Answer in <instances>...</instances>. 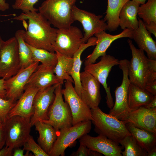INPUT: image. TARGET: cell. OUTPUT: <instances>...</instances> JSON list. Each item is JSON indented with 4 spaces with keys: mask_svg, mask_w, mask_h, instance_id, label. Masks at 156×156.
<instances>
[{
    "mask_svg": "<svg viewBox=\"0 0 156 156\" xmlns=\"http://www.w3.org/2000/svg\"><path fill=\"white\" fill-rule=\"evenodd\" d=\"M140 5L132 0H129L122 8L119 14V26L122 29L127 28L134 31L139 27L137 18Z\"/></svg>",
    "mask_w": 156,
    "mask_h": 156,
    "instance_id": "obj_24",
    "label": "cell"
},
{
    "mask_svg": "<svg viewBox=\"0 0 156 156\" xmlns=\"http://www.w3.org/2000/svg\"><path fill=\"white\" fill-rule=\"evenodd\" d=\"M57 61L54 68V73L60 83L63 84L64 81H68L74 83L70 76L73 62V57L65 56L57 52H55Z\"/></svg>",
    "mask_w": 156,
    "mask_h": 156,
    "instance_id": "obj_29",
    "label": "cell"
},
{
    "mask_svg": "<svg viewBox=\"0 0 156 156\" xmlns=\"http://www.w3.org/2000/svg\"><path fill=\"white\" fill-rule=\"evenodd\" d=\"M12 155L13 156H25L24 154V150L21 149L20 148H17L14 149Z\"/></svg>",
    "mask_w": 156,
    "mask_h": 156,
    "instance_id": "obj_44",
    "label": "cell"
},
{
    "mask_svg": "<svg viewBox=\"0 0 156 156\" xmlns=\"http://www.w3.org/2000/svg\"><path fill=\"white\" fill-rule=\"evenodd\" d=\"M156 156V145L154 146L147 153V156Z\"/></svg>",
    "mask_w": 156,
    "mask_h": 156,
    "instance_id": "obj_46",
    "label": "cell"
},
{
    "mask_svg": "<svg viewBox=\"0 0 156 156\" xmlns=\"http://www.w3.org/2000/svg\"><path fill=\"white\" fill-rule=\"evenodd\" d=\"M91 124L90 120L83 121L59 131L49 156H64L68 147L72 146L77 139L90 132Z\"/></svg>",
    "mask_w": 156,
    "mask_h": 156,
    "instance_id": "obj_6",
    "label": "cell"
},
{
    "mask_svg": "<svg viewBox=\"0 0 156 156\" xmlns=\"http://www.w3.org/2000/svg\"><path fill=\"white\" fill-rule=\"evenodd\" d=\"M79 142L91 150L105 156H122V146L103 135L94 137L87 134L81 137Z\"/></svg>",
    "mask_w": 156,
    "mask_h": 156,
    "instance_id": "obj_16",
    "label": "cell"
},
{
    "mask_svg": "<svg viewBox=\"0 0 156 156\" xmlns=\"http://www.w3.org/2000/svg\"><path fill=\"white\" fill-rule=\"evenodd\" d=\"M138 19L139 27L133 31V39L139 49L146 53L148 58L156 60V42L146 29L142 19L139 18Z\"/></svg>",
    "mask_w": 156,
    "mask_h": 156,
    "instance_id": "obj_22",
    "label": "cell"
},
{
    "mask_svg": "<svg viewBox=\"0 0 156 156\" xmlns=\"http://www.w3.org/2000/svg\"><path fill=\"white\" fill-rule=\"evenodd\" d=\"M25 32L24 30L20 29L17 30L15 34L18 44L20 70L29 66L35 62L31 51L24 39Z\"/></svg>",
    "mask_w": 156,
    "mask_h": 156,
    "instance_id": "obj_30",
    "label": "cell"
},
{
    "mask_svg": "<svg viewBox=\"0 0 156 156\" xmlns=\"http://www.w3.org/2000/svg\"><path fill=\"white\" fill-rule=\"evenodd\" d=\"M62 85L59 83L56 88L54 99L48 112L49 118L42 121L51 125L58 131L73 126L72 116L70 107L63 100Z\"/></svg>",
    "mask_w": 156,
    "mask_h": 156,
    "instance_id": "obj_4",
    "label": "cell"
},
{
    "mask_svg": "<svg viewBox=\"0 0 156 156\" xmlns=\"http://www.w3.org/2000/svg\"><path fill=\"white\" fill-rule=\"evenodd\" d=\"M144 106L148 109L156 107V95L154 96L153 98L150 102Z\"/></svg>",
    "mask_w": 156,
    "mask_h": 156,
    "instance_id": "obj_45",
    "label": "cell"
},
{
    "mask_svg": "<svg viewBox=\"0 0 156 156\" xmlns=\"http://www.w3.org/2000/svg\"><path fill=\"white\" fill-rule=\"evenodd\" d=\"M123 121L156 134V107H140L131 111Z\"/></svg>",
    "mask_w": 156,
    "mask_h": 156,
    "instance_id": "obj_19",
    "label": "cell"
},
{
    "mask_svg": "<svg viewBox=\"0 0 156 156\" xmlns=\"http://www.w3.org/2000/svg\"><path fill=\"white\" fill-rule=\"evenodd\" d=\"M145 89L153 95H156V80L147 83Z\"/></svg>",
    "mask_w": 156,
    "mask_h": 156,
    "instance_id": "obj_39",
    "label": "cell"
},
{
    "mask_svg": "<svg viewBox=\"0 0 156 156\" xmlns=\"http://www.w3.org/2000/svg\"><path fill=\"white\" fill-rule=\"evenodd\" d=\"M18 42L13 37L3 41L0 55V78L7 79L20 70Z\"/></svg>",
    "mask_w": 156,
    "mask_h": 156,
    "instance_id": "obj_10",
    "label": "cell"
},
{
    "mask_svg": "<svg viewBox=\"0 0 156 156\" xmlns=\"http://www.w3.org/2000/svg\"><path fill=\"white\" fill-rule=\"evenodd\" d=\"M119 60L109 55L101 56L100 60L96 63H93L85 66L84 71L94 77L101 84L106 93V103L107 107L110 109L114 105L113 100L110 90V87L107 83V79L112 68L118 65Z\"/></svg>",
    "mask_w": 156,
    "mask_h": 156,
    "instance_id": "obj_11",
    "label": "cell"
},
{
    "mask_svg": "<svg viewBox=\"0 0 156 156\" xmlns=\"http://www.w3.org/2000/svg\"><path fill=\"white\" fill-rule=\"evenodd\" d=\"M16 101L0 98V118L3 123L5 122L10 111L15 105Z\"/></svg>",
    "mask_w": 156,
    "mask_h": 156,
    "instance_id": "obj_36",
    "label": "cell"
},
{
    "mask_svg": "<svg viewBox=\"0 0 156 156\" xmlns=\"http://www.w3.org/2000/svg\"><path fill=\"white\" fill-rule=\"evenodd\" d=\"M154 96L145 89L130 83L127 100L128 105L130 112L146 105L152 100Z\"/></svg>",
    "mask_w": 156,
    "mask_h": 156,
    "instance_id": "obj_26",
    "label": "cell"
},
{
    "mask_svg": "<svg viewBox=\"0 0 156 156\" xmlns=\"http://www.w3.org/2000/svg\"><path fill=\"white\" fill-rule=\"evenodd\" d=\"M133 31L126 28L120 34L116 35L107 34L105 31H101L95 34L94 35L97 39L96 46L92 53L86 58L84 65L95 63L99 57L106 54L107 49L115 40L123 38L133 39Z\"/></svg>",
    "mask_w": 156,
    "mask_h": 156,
    "instance_id": "obj_17",
    "label": "cell"
},
{
    "mask_svg": "<svg viewBox=\"0 0 156 156\" xmlns=\"http://www.w3.org/2000/svg\"><path fill=\"white\" fill-rule=\"evenodd\" d=\"M6 133L4 124L0 126V150L5 145Z\"/></svg>",
    "mask_w": 156,
    "mask_h": 156,
    "instance_id": "obj_38",
    "label": "cell"
},
{
    "mask_svg": "<svg viewBox=\"0 0 156 156\" xmlns=\"http://www.w3.org/2000/svg\"><path fill=\"white\" fill-rule=\"evenodd\" d=\"M138 15L144 23H156V0H148L139 6Z\"/></svg>",
    "mask_w": 156,
    "mask_h": 156,
    "instance_id": "obj_33",
    "label": "cell"
},
{
    "mask_svg": "<svg viewBox=\"0 0 156 156\" xmlns=\"http://www.w3.org/2000/svg\"><path fill=\"white\" fill-rule=\"evenodd\" d=\"M3 41H4L3 40L1 36H0V55L1 47L2 44L3 42Z\"/></svg>",
    "mask_w": 156,
    "mask_h": 156,
    "instance_id": "obj_48",
    "label": "cell"
},
{
    "mask_svg": "<svg viewBox=\"0 0 156 156\" xmlns=\"http://www.w3.org/2000/svg\"><path fill=\"white\" fill-rule=\"evenodd\" d=\"M5 80L2 78H0V98L7 99L6 91L4 85Z\"/></svg>",
    "mask_w": 156,
    "mask_h": 156,
    "instance_id": "obj_42",
    "label": "cell"
},
{
    "mask_svg": "<svg viewBox=\"0 0 156 156\" xmlns=\"http://www.w3.org/2000/svg\"><path fill=\"white\" fill-rule=\"evenodd\" d=\"M39 63L38 62H35L29 66L20 70L14 76L5 80L4 85L7 99L16 101L19 99L24 91L29 78L39 65Z\"/></svg>",
    "mask_w": 156,
    "mask_h": 156,
    "instance_id": "obj_14",
    "label": "cell"
},
{
    "mask_svg": "<svg viewBox=\"0 0 156 156\" xmlns=\"http://www.w3.org/2000/svg\"><path fill=\"white\" fill-rule=\"evenodd\" d=\"M27 44L31 51L34 62H40L43 64L56 65L57 58L55 52H51L43 49L35 48Z\"/></svg>",
    "mask_w": 156,
    "mask_h": 156,
    "instance_id": "obj_32",
    "label": "cell"
},
{
    "mask_svg": "<svg viewBox=\"0 0 156 156\" xmlns=\"http://www.w3.org/2000/svg\"><path fill=\"white\" fill-rule=\"evenodd\" d=\"M13 149L5 146L0 150V156H11L12 155Z\"/></svg>",
    "mask_w": 156,
    "mask_h": 156,
    "instance_id": "obj_41",
    "label": "cell"
},
{
    "mask_svg": "<svg viewBox=\"0 0 156 156\" xmlns=\"http://www.w3.org/2000/svg\"><path fill=\"white\" fill-rule=\"evenodd\" d=\"M37 11L22 13L13 19L27 20V30L25 31L24 39L26 43L37 48L55 52L53 44L55 40L57 29L51 27L49 21Z\"/></svg>",
    "mask_w": 156,
    "mask_h": 156,
    "instance_id": "obj_1",
    "label": "cell"
},
{
    "mask_svg": "<svg viewBox=\"0 0 156 156\" xmlns=\"http://www.w3.org/2000/svg\"><path fill=\"white\" fill-rule=\"evenodd\" d=\"M78 0H45L38 11L57 29L68 27L74 22L72 8Z\"/></svg>",
    "mask_w": 156,
    "mask_h": 156,
    "instance_id": "obj_2",
    "label": "cell"
},
{
    "mask_svg": "<svg viewBox=\"0 0 156 156\" xmlns=\"http://www.w3.org/2000/svg\"><path fill=\"white\" fill-rule=\"evenodd\" d=\"M9 4L5 0H0V11L4 12L9 9Z\"/></svg>",
    "mask_w": 156,
    "mask_h": 156,
    "instance_id": "obj_43",
    "label": "cell"
},
{
    "mask_svg": "<svg viewBox=\"0 0 156 156\" xmlns=\"http://www.w3.org/2000/svg\"><path fill=\"white\" fill-rule=\"evenodd\" d=\"M23 146L24 150L32 152L35 156H49L36 143L33 137L30 135Z\"/></svg>",
    "mask_w": 156,
    "mask_h": 156,
    "instance_id": "obj_34",
    "label": "cell"
},
{
    "mask_svg": "<svg viewBox=\"0 0 156 156\" xmlns=\"http://www.w3.org/2000/svg\"><path fill=\"white\" fill-rule=\"evenodd\" d=\"M83 35L76 26L57 29L56 38L53 44L55 52L67 57H73L83 43Z\"/></svg>",
    "mask_w": 156,
    "mask_h": 156,
    "instance_id": "obj_7",
    "label": "cell"
},
{
    "mask_svg": "<svg viewBox=\"0 0 156 156\" xmlns=\"http://www.w3.org/2000/svg\"><path fill=\"white\" fill-rule=\"evenodd\" d=\"M72 83L66 81L62 93L65 101L68 104L72 114L73 125L82 122L92 121L91 109L78 95Z\"/></svg>",
    "mask_w": 156,
    "mask_h": 156,
    "instance_id": "obj_12",
    "label": "cell"
},
{
    "mask_svg": "<svg viewBox=\"0 0 156 156\" xmlns=\"http://www.w3.org/2000/svg\"><path fill=\"white\" fill-rule=\"evenodd\" d=\"M3 123L2 121L1 118H0V126Z\"/></svg>",
    "mask_w": 156,
    "mask_h": 156,
    "instance_id": "obj_49",
    "label": "cell"
},
{
    "mask_svg": "<svg viewBox=\"0 0 156 156\" xmlns=\"http://www.w3.org/2000/svg\"><path fill=\"white\" fill-rule=\"evenodd\" d=\"M39 0H14L12 5L13 9L19 10L23 13L34 11H37L38 9L34 5Z\"/></svg>",
    "mask_w": 156,
    "mask_h": 156,
    "instance_id": "obj_35",
    "label": "cell"
},
{
    "mask_svg": "<svg viewBox=\"0 0 156 156\" xmlns=\"http://www.w3.org/2000/svg\"><path fill=\"white\" fill-rule=\"evenodd\" d=\"M92 121L94 130L99 135L105 136L119 144L126 136L131 134L125 122L103 112L98 107L91 109Z\"/></svg>",
    "mask_w": 156,
    "mask_h": 156,
    "instance_id": "obj_3",
    "label": "cell"
},
{
    "mask_svg": "<svg viewBox=\"0 0 156 156\" xmlns=\"http://www.w3.org/2000/svg\"><path fill=\"white\" fill-rule=\"evenodd\" d=\"M55 66L39 65L31 75L25 87L31 86L40 90L60 83L54 73Z\"/></svg>",
    "mask_w": 156,
    "mask_h": 156,
    "instance_id": "obj_20",
    "label": "cell"
},
{
    "mask_svg": "<svg viewBox=\"0 0 156 156\" xmlns=\"http://www.w3.org/2000/svg\"><path fill=\"white\" fill-rule=\"evenodd\" d=\"M130 0H107V6L104 20L107 30L114 31L119 26V14L124 5Z\"/></svg>",
    "mask_w": 156,
    "mask_h": 156,
    "instance_id": "obj_27",
    "label": "cell"
},
{
    "mask_svg": "<svg viewBox=\"0 0 156 156\" xmlns=\"http://www.w3.org/2000/svg\"><path fill=\"white\" fill-rule=\"evenodd\" d=\"M125 125L131 135L147 153L156 145V134L129 123H125Z\"/></svg>",
    "mask_w": 156,
    "mask_h": 156,
    "instance_id": "obj_28",
    "label": "cell"
},
{
    "mask_svg": "<svg viewBox=\"0 0 156 156\" xmlns=\"http://www.w3.org/2000/svg\"><path fill=\"white\" fill-rule=\"evenodd\" d=\"M124 150L122 151V156H147V152L139 144L131 134L125 136L119 142Z\"/></svg>",
    "mask_w": 156,
    "mask_h": 156,
    "instance_id": "obj_31",
    "label": "cell"
},
{
    "mask_svg": "<svg viewBox=\"0 0 156 156\" xmlns=\"http://www.w3.org/2000/svg\"><path fill=\"white\" fill-rule=\"evenodd\" d=\"M3 123L6 133L5 146L14 149L23 146L30 135L32 127L30 120L19 116H8Z\"/></svg>",
    "mask_w": 156,
    "mask_h": 156,
    "instance_id": "obj_5",
    "label": "cell"
},
{
    "mask_svg": "<svg viewBox=\"0 0 156 156\" xmlns=\"http://www.w3.org/2000/svg\"><path fill=\"white\" fill-rule=\"evenodd\" d=\"M147 30L150 34H153L156 38V23L152 22L146 24L143 23Z\"/></svg>",
    "mask_w": 156,
    "mask_h": 156,
    "instance_id": "obj_40",
    "label": "cell"
},
{
    "mask_svg": "<svg viewBox=\"0 0 156 156\" xmlns=\"http://www.w3.org/2000/svg\"><path fill=\"white\" fill-rule=\"evenodd\" d=\"M38 90L37 88L34 87H25L23 93L9 112L8 116H19L30 120L33 114L34 98Z\"/></svg>",
    "mask_w": 156,
    "mask_h": 156,
    "instance_id": "obj_21",
    "label": "cell"
},
{
    "mask_svg": "<svg viewBox=\"0 0 156 156\" xmlns=\"http://www.w3.org/2000/svg\"><path fill=\"white\" fill-rule=\"evenodd\" d=\"M139 5H142L145 3L146 0H132Z\"/></svg>",
    "mask_w": 156,
    "mask_h": 156,
    "instance_id": "obj_47",
    "label": "cell"
},
{
    "mask_svg": "<svg viewBox=\"0 0 156 156\" xmlns=\"http://www.w3.org/2000/svg\"><path fill=\"white\" fill-rule=\"evenodd\" d=\"M59 83L39 90L36 94L33 104V114L30 120L32 126L37 121L48 119L49 110L54 99L55 88Z\"/></svg>",
    "mask_w": 156,
    "mask_h": 156,
    "instance_id": "obj_15",
    "label": "cell"
},
{
    "mask_svg": "<svg viewBox=\"0 0 156 156\" xmlns=\"http://www.w3.org/2000/svg\"><path fill=\"white\" fill-rule=\"evenodd\" d=\"M72 16L74 21H78L83 26L84 32L82 39L83 43L86 42L95 34L107 30L106 23L101 19L102 16L80 9L75 5L72 8Z\"/></svg>",
    "mask_w": 156,
    "mask_h": 156,
    "instance_id": "obj_13",
    "label": "cell"
},
{
    "mask_svg": "<svg viewBox=\"0 0 156 156\" xmlns=\"http://www.w3.org/2000/svg\"><path fill=\"white\" fill-rule=\"evenodd\" d=\"M127 42L132 53L128 67L130 83L145 89L149 73L148 58L144 51L136 48L131 40L128 39Z\"/></svg>",
    "mask_w": 156,
    "mask_h": 156,
    "instance_id": "obj_8",
    "label": "cell"
},
{
    "mask_svg": "<svg viewBox=\"0 0 156 156\" xmlns=\"http://www.w3.org/2000/svg\"><path fill=\"white\" fill-rule=\"evenodd\" d=\"M78 150L73 152L71 156H101L102 154L95 151L91 150L85 145L80 143Z\"/></svg>",
    "mask_w": 156,
    "mask_h": 156,
    "instance_id": "obj_37",
    "label": "cell"
},
{
    "mask_svg": "<svg viewBox=\"0 0 156 156\" xmlns=\"http://www.w3.org/2000/svg\"><path fill=\"white\" fill-rule=\"evenodd\" d=\"M80 77L81 99L90 109L99 107L101 100L100 83L92 75L84 71L80 73Z\"/></svg>",
    "mask_w": 156,
    "mask_h": 156,
    "instance_id": "obj_18",
    "label": "cell"
},
{
    "mask_svg": "<svg viewBox=\"0 0 156 156\" xmlns=\"http://www.w3.org/2000/svg\"><path fill=\"white\" fill-rule=\"evenodd\" d=\"M97 41V39L95 37L90 38L87 43L81 44L73 57V62L70 76L74 82L75 90L81 98L82 90L80 77L82 62L81 59V55L83 52L88 47L95 45Z\"/></svg>",
    "mask_w": 156,
    "mask_h": 156,
    "instance_id": "obj_25",
    "label": "cell"
},
{
    "mask_svg": "<svg viewBox=\"0 0 156 156\" xmlns=\"http://www.w3.org/2000/svg\"><path fill=\"white\" fill-rule=\"evenodd\" d=\"M129 61L126 59L119 61V67L122 72L123 78L121 85L114 91L115 101L109 114L123 121L130 112L128 103V94L130 81L128 76Z\"/></svg>",
    "mask_w": 156,
    "mask_h": 156,
    "instance_id": "obj_9",
    "label": "cell"
},
{
    "mask_svg": "<svg viewBox=\"0 0 156 156\" xmlns=\"http://www.w3.org/2000/svg\"><path fill=\"white\" fill-rule=\"evenodd\" d=\"M34 125L39 133L38 144L49 155L57 138L58 131L51 125L42 121H37Z\"/></svg>",
    "mask_w": 156,
    "mask_h": 156,
    "instance_id": "obj_23",
    "label": "cell"
}]
</instances>
